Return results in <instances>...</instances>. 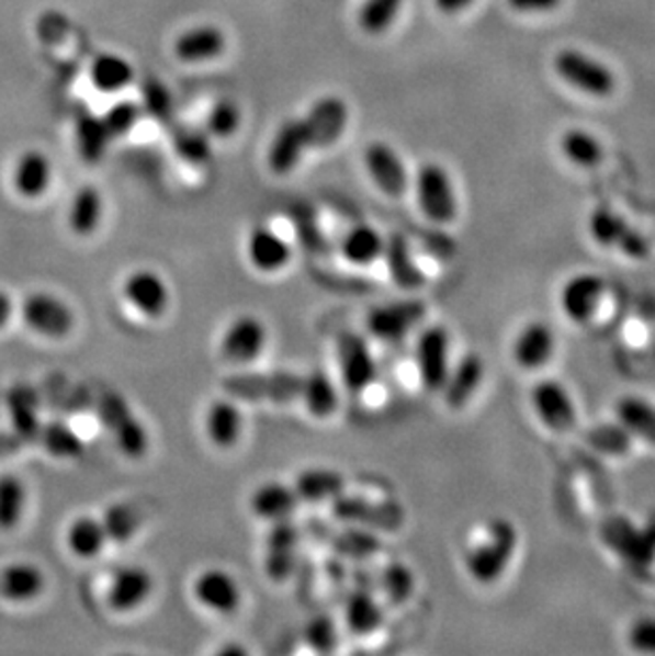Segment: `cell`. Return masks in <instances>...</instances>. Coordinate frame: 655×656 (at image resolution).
I'll list each match as a JSON object with an SVG mask.
<instances>
[{
    "label": "cell",
    "mask_w": 655,
    "mask_h": 656,
    "mask_svg": "<svg viewBox=\"0 0 655 656\" xmlns=\"http://www.w3.org/2000/svg\"><path fill=\"white\" fill-rule=\"evenodd\" d=\"M54 168L43 151H24L11 170V185L18 196L36 200L52 185Z\"/></svg>",
    "instance_id": "26"
},
{
    "label": "cell",
    "mask_w": 655,
    "mask_h": 656,
    "mask_svg": "<svg viewBox=\"0 0 655 656\" xmlns=\"http://www.w3.org/2000/svg\"><path fill=\"white\" fill-rule=\"evenodd\" d=\"M151 592H154L151 574L138 565H124L109 578L104 601L111 612L131 614L151 597Z\"/></svg>",
    "instance_id": "15"
},
{
    "label": "cell",
    "mask_w": 655,
    "mask_h": 656,
    "mask_svg": "<svg viewBox=\"0 0 655 656\" xmlns=\"http://www.w3.org/2000/svg\"><path fill=\"white\" fill-rule=\"evenodd\" d=\"M226 49V34L217 26H196L177 36L174 56L185 65H201L222 56Z\"/></svg>",
    "instance_id": "29"
},
{
    "label": "cell",
    "mask_w": 655,
    "mask_h": 656,
    "mask_svg": "<svg viewBox=\"0 0 655 656\" xmlns=\"http://www.w3.org/2000/svg\"><path fill=\"white\" fill-rule=\"evenodd\" d=\"M403 0H364L358 11V24L366 34H383L398 18Z\"/></svg>",
    "instance_id": "45"
},
{
    "label": "cell",
    "mask_w": 655,
    "mask_h": 656,
    "mask_svg": "<svg viewBox=\"0 0 655 656\" xmlns=\"http://www.w3.org/2000/svg\"><path fill=\"white\" fill-rule=\"evenodd\" d=\"M475 0H434V7L445 15H458L466 7H471Z\"/></svg>",
    "instance_id": "57"
},
{
    "label": "cell",
    "mask_w": 655,
    "mask_h": 656,
    "mask_svg": "<svg viewBox=\"0 0 655 656\" xmlns=\"http://www.w3.org/2000/svg\"><path fill=\"white\" fill-rule=\"evenodd\" d=\"M385 238L371 226H353L341 240V256L351 265H371L383 256Z\"/></svg>",
    "instance_id": "38"
},
{
    "label": "cell",
    "mask_w": 655,
    "mask_h": 656,
    "mask_svg": "<svg viewBox=\"0 0 655 656\" xmlns=\"http://www.w3.org/2000/svg\"><path fill=\"white\" fill-rule=\"evenodd\" d=\"M138 117H140V109H138L137 102L122 100V102H115L104 113V128H106L111 138H120V136H126L128 132L135 128Z\"/></svg>",
    "instance_id": "49"
},
{
    "label": "cell",
    "mask_w": 655,
    "mask_h": 656,
    "mask_svg": "<svg viewBox=\"0 0 655 656\" xmlns=\"http://www.w3.org/2000/svg\"><path fill=\"white\" fill-rule=\"evenodd\" d=\"M337 355H339L341 378L349 394H362L375 383L377 363L362 336L343 333L339 338Z\"/></svg>",
    "instance_id": "16"
},
{
    "label": "cell",
    "mask_w": 655,
    "mask_h": 656,
    "mask_svg": "<svg viewBox=\"0 0 655 656\" xmlns=\"http://www.w3.org/2000/svg\"><path fill=\"white\" fill-rule=\"evenodd\" d=\"M90 79L99 92L115 94L133 83L135 70L126 58L117 54H101L90 66Z\"/></svg>",
    "instance_id": "37"
},
{
    "label": "cell",
    "mask_w": 655,
    "mask_h": 656,
    "mask_svg": "<svg viewBox=\"0 0 655 656\" xmlns=\"http://www.w3.org/2000/svg\"><path fill=\"white\" fill-rule=\"evenodd\" d=\"M224 394L242 401H273L287 404L301 397L303 374L276 370V372H239L222 381Z\"/></svg>",
    "instance_id": "2"
},
{
    "label": "cell",
    "mask_w": 655,
    "mask_h": 656,
    "mask_svg": "<svg viewBox=\"0 0 655 656\" xmlns=\"http://www.w3.org/2000/svg\"><path fill=\"white\" fill-rule=\"evenodd\" d=\"M36 438L43 442L49 455L60 460H75L83 453V440L63 421H54L47 426L38 427Z\"/></svg>",
    "instance_id": "42"
},
{
    "label": "cell",
    "mask_w": 655,
    "mask_h": 656,
    "mask_svg": "<svg viewBox=\"0 0 655 656\" xmlns=\"http://www.w3.org/2000/svg\"><path fill=\"white\" fill-rule=\"evenodd\" d=\"M267 535L264 572L273 583H285L296 567V548L301 542V531L290 519L271 523Z\"/></svg>",
    "instance_id": "22"
},
{
    "label": "cell",
    "mask_w": 655,
    "mask_h": 656,
    "mask_svg": "<svg viewBox=\"0 0 655 656\" xmlns=\"http://www.w3.org/2000/svg\"><path fill=\"white\" fill-rule=\"evenodd\" d=\"M364 166L385 196L400 197L409 188V174L400 156L387 143H371L364 151Z\"/></svg>",
    "instance_id": "23"
},
{
    "label": "cell",
    "mask_w": 655,
    "mask_h": 656,
    "mask_svg": "<svg viewBox=\"0 0 655 656\" xmlns=\"http://www.w3.org/2000/svg\"><path fill=\"white\" fill-rule=\"evenodd\" d=\"M301 397H303V404H305L307 412L313 415L315 419L332 417L339 408V401H341L337 385L321 370H313V372L303 376Z\"/></svg>",
    "instance_id": "34"
},
{
    "label": "cell",
    "mask_w": 655,
    "mask_h": 656,
    "mask_svg": "<svg viewBox=\"0 0 655 656\" xmlns=\"http://www.w3.org/2000/svg\"><path fill=\"white\" fill-rule=\"evenodd\" d=\"M305 642L315 653H332L339 642L337 626L332 623V619H328V617L313 619L305 629Z\"/></svg>",
    "instance_id": "52"
},
{
    "label": "cell",
    "mask_w": 655,
    "mask_h": 656,
    "mask_svg": "<svg viewBox=\"0 0 655 656\" xmlns=\"http://www.w3.org/2000/svg\"><path fill=\"white\" fill-rule=\"evenodd\" d=\"M625 642L636 655L655 656V617H643L630 624Z\"/></svg>",
    "instance_id": "53"
},
{
    "label": "cell",
    "mask_w": 655,
    "mask_h": 656,
    "mask_svg": "<svg viewBox=\"0 0 655 656\" xmlns=\"http://www.w3.org/2000/svg\"><path fill=\"white\" fill-rule=\"evenodd\" d=\"M294 491L301 501H332L346 493V476L328 467H310L296 476Z\"/></svg>",
    "instance_id": "32"
},
{
    "label": "cell",
    "mask_w": 655,
    "mask_h": 656,
    "mask_svg": "<svg viewBox=\"0 0 655 656\" xmlns=\"http://www.w3.org/2000/svg\"><path fill=\"white\" fill-rule=\"evenodd\" d=\"M99 415L101 421L111 433L117 451L126 460H143L149 451V433L147 427L133 412L131 404L124 399V395L115 392H104L99 399Z\"/></svg>",
    "instance_id": "4"
},
{
    "label": "cell",
    "mask_w": 655,
    "mask_h": 656,
    "mask_svg": "<svg viewBox=\"0 0 655 656\" xmlns=\"http://www.w3.org/2000/svg\"><path fill=\"white\" fill-rule=\"evenodd\" d=\"M269 342V329L253 315H239L228 324L219 342V355L228 363L245 365L258 360Z\"/></svg>",
    "instance_id": "13"
},
{
    "label": "cell",
    "mask_w": 655,
    "mask_h": 656,
    "mask_svg": "<svg viewBox=\"0 0 655 656\" xmlns=\"http://www.w3.org/2000/svg\"><path fill=\"white\" fill-rule=\"evenodd\" d=\"M208 442L217 449H233L239 444L242 433L241 408L230 399H215L205 415Z\"/></svg>",
    "instance_id": "30"
},
{
    "label": "cell",
    "mask_w": 655,
    "mask_h": 656,
    "mask_svg": "<svg viewBox=\"0 0 655 656\" xmlns=\"http://www.w3.org/2000/svg\"><path fill=\"white\" fill-rule=\"evenodd\" d=\"M245 251H247L249 263L258 272H264V274H273V272L283 270L292 260V249H290L287 240L267 226H258L249 231Z\"/></svg>",
    "instance_id": "24"
},
{
    "label": "cell",
    "mask_w": 655,
    "mask_h": 656,
    "mask_svg": "<svg viewBox=\"0 0 655 656\" xmlns=\"http://www.w3.org/2000/svg\"><path fill=\"white\" fill-rule=\"evenodd\" d=\"M9 410L13 426L26 436H36L38 431V410H36L35 395L24 387L15 389L9 397Z\"/></svg>",
    "instance_id": "48"
},
{
    "label": "cell",
    "mask_w": 655,
    "mask_h": 656,
    "mask_svg": "<svg viewBox=\"0 0 655 656\" xmlns=\"http://www.w3.org/2000/svg\"><path fill=\"white\" fill-rule=\"evenodd\" d=\"M381 258L387 263V272H389L392 281L400 290L417 292L426 285V274L415 262L409 242L403 234H392L389 238H385V247H383Z\"/></svg>",
    "instance_id": "28"
},
{
    "label": "cell",
    "mask_w": 655,
    "mask_h": 656,
    "mask_svg": "<svg viewBox=\"0 0 655 656\" xmlns=\"http://www.w3.org/2000/svg\"><path fill=\"white\" fill-rule=\"evenodd\" d=\"M426 313H428L426 304L417 297L387 302V304L375 306L369 313L366 328L380 340L396 342V340H403L407 333H411L424 321Z\"/></svg>",
    "instance_id": "12"
},
{
    "label": "cell",
    "mask_w": 655,
    "mask_h": 656,
    "mask_svg": "<svg viewBox=\"0 0 655 656\" xmlns=\"http://www.w3.org/2000/svg\"><path fill=\"white\" fill-rule=\"evenodd\" d=\"M143 106L154 120L167 122L173 115V97L169 94L165 83L149 77L143 83Z\"/></svg>",
    "instance_id": "50"
},
{
    "label": "cell",
    "mask_w": 655,
    "mask_h": 656,
    "mask_svg": "<svg viewBox=\"0 0 655 656\" xmlns=\"http://www.w3.org/2000/svg\"><path fill=\"white\" fill-rule=\"evenodd\" d=\"M307 134L309 149L330 147L337 143L347 128L349 109L346 102L337 97H324L313 102L307 115L301 120Z\"/></svg>",
    "instance_id": "17"
},
{
    "label": "cell",
    "mask_w": 655,
    "mask_h": 656,
    "mask_svg": "<svg viewBox=\"0 0 655 656\" xmlns=\"http://www.w3.org/2000/svg\"><path fill=\"white\" fill-rule=\"evenodd\" d=\"M101 521H103L109 542H113V544H128L143 523L140 512L133 504L109 506Z\"/></svg>",
    "instance_id": "43"
},
{
    "label": "cell",
    "mask_w": 655,
    "mask_h": 656,
    "mask_svg": "<svg viewBox=\"0 0 655 656\" xmlns=\"http://www.w3.org/2000/svg\"><path fill=\"white\" fill-rule=\"evenodd\" d=\"M307 149H309V143H307L303 122L301 120L283 122L279 126V131L275 132L269 154H267V162H269L271 172H275V174L292 172Z\"/></svg>",
    "instance_id": "25"
},
{
    "label": "cell",
    "mask_w": 655,
    "mask_h": 656,
    "mask_svg": "<svg viewBox=\"0 0 655 656\" xmlns=\"http://www.w3.org/2000/svg\"><path fill=\"white\" fill-rule=\"evenodd\" d=\"M555 349H557V340L552 326L541 319H534L528 321L516 333L511 344V358L518 363V367L532 372L545 367L553 360Z\"/></svg>",
    "instance_id": "20"
},
{
    "label": "cell",
    "mask_w": 655,
    "mask_h": 656,
    "mask_svg": "<svg viewBox=\"0 0 655 656\" xmlns=\"http://www.w3.org/2000/svg\"><path fill=\"white\" fill-rule=\"evenodd\" d=\"M103 219V196L94 185L77 190L69 206V228L75 236H92Z\"/></svg>",
    "instance_id": "36"
},
{
    "label": "cell",
    "mask_w": 655,
    "mask_h": 656,
    "mask_svg": "<svg viewBox=\"0 0 655 656\" xmlns=\"http://www.w3.org/2000/svg\"><path fill=\"white\" fill-rule=\"evenodd\" d=\"M485 381V360L479 353H464L460 360L449 365L445 383L439 394L451 410H462L482 389Z\"/></svg>",
    "instance_id": "19"
},
{
    "label": "cell",
    "mask_w": 655,
    "mask_h": 656,
    "mask_svg": "<svg viewBox=\"0 0 655 656\" xmlns=\"http://www.w3.org/2000/svg\"><path fill=\"white\" fill-rule=\"evenodd\" d=\"M377 587L389 603L400 606L414 595V572L405 563H398V561L389 563L381 569L380 576H377Z\"/></svg>",
    "instance_id": "44"
},
{
    "label": "cell",
    "mask_w": 655,
    "mask_h": 656,
    "mask_svg": "<svg viewBox=\"0 0 655 656\" xmlns=\"http://www.w3.org/2000/svg\"><path fill=\"white\" fill-rule=\"evenodd\" d=\"M415 196L426 219L439 226H448L458 215V200L448 170L428 162L415 174Z\"/></svg>",
    "instance_id": "6"
},
{
    "label": "cell",
    "mask_w": 655,
    "mask_h": 656,
    "mask_svg": "<svg viewBox=\"0 0 655 656\" xmlns=\"http://www.w3.org/2000/svg\"><path fill=\"white\" fill-rule=\"evenodd\" d=\"M616 417L632 438L655 446V406L639 395H625L616 406Z\"/></svg>",
    "instance_id": "33"
},
{
    "label": "cell",
    "mask_w": 655,
    "mask_h": 656,
    "mask_svg": "<svg viewBox=\"0 0 655 656\" xmlns=\"http://www.w3.org/2000/svg\"><path fill=\"white\" fill-rule=\"evenodd\" d=\"M65 542L70 555L77 558H97L109 544V538L101 519L79 517L67 527Z\"/></svg>",
    "instance_id": "35"
},
{
    "label": "cell",
    "mask_w": 655,
    "mask_h": 656,
    "mask_svg": "<svg viewBox=\"0 0 655 656\" xmlns=\"http://www.w3.org/2000/svg\"><path fill=\"white\" fill-rule=\"evenodd\" d=\"M24 326L47 340H65L75 329V313L63 297L33 292L20 306Z\"/></svg>",
    "instance_id": "8"
},
{
    "label": "cell",
    "mask_w": 655,
    "mask_h": 656,
    "mask_svg": "<svg viewBox=\"0 0 655 656\" xmlns=\"http://www.w3.org/2000/svg\"><path fill=\"white\" fill-rule=\"evenodd\" d=\"M47 578L33 561H9L0 567V599L13 606H24L45 591Z\"/></svg>",
    "instance_id": "21"
},
{
    "label": "cell",
    "mask_w": 655,
    "mask_h": 656,
    "mask_svg": "<svg viewBox=\"0 0 655 656\" xmlns=\"http://www.w3.org/2000/svg\"><path fill=\"white\" fill-rule=\"evenodd\" d=\"M560 2L562 0H507V4L519 13H547L560 7Z\"/></svg>",
    "instance_id": "55"
},
{
    "label": "cell",
    "mask_w": 655,
    "mask_h": 656,
    "mask_svg": "<svg viewBox=\"0 0 655 656\" xmlns=\"http://www.w3.org/2000/svg\"><path fill=\"white\" fill-rule=\"evenodd\" d=\"M298 506L301 499L294 487H287L283 483H264L249 495V510L253 512V517L269 523L292 519Z\"/></svg>",
    "instance_id": "27"
},
{
    "label": "cell",
    "mask_w": 655,
    "mask_h": 656,
    "mask_svg": "<svg viewBox=\"0 0 655 656\" xmlns=\"http://www.w3.org/2000/svg\"><path fill=\"white\" fill-rule=\"evenodd\" d=\"M589 440L607 455H621L628 451L632 436L621 426H600L589 431Z\"/></svg>",
    "instance_id": "51"
},
{
    "label": "cell",
    "mask_w": 655,
    "mask_h": 656,
    "mask_svg": "<svg viewBox=\"0 0 655 656\" xmlns=\"http://www.w3.org/2000/svg\"><path fill=\"white\" fill-rule=\"evenodd\" d=\"M174 154L190 166L207 165L211 160V143L207 131L196 128H179L173 134Z\"/></svg>",
    "instance_id": "46"
},
{
    "label": "cell",
    "mask_w": 655,
    "mask_h": 656,
    "mask_svg": "<svg viewBox=\"0 0 655 656\" xmlns=\"http://www.w3.org/2000/svg\"><path fill=\"white\" fill-rule=\"evenodd\" d=\"M519 546L518 527L507 519H492L466 548L464 569L482 587L498 583L509 569Z\"/></svg>",
    "instance_id": "1"
},
{
    "label": "cell",
    "mask_w": 655,
    "mask_h": 656,
    "mask_svg": "<svg viewBox=\"0 0 655 656\" xmlns=\"http://www.w3.org/2000/svg\"><path fill=\"white\" fill-rule=\"evenodd\" d=\"M587 234L600 249L618 251L632 262H643L652 253L647 236L609 206H598L591 211L587 219Z\"/></svg>",
    "instance_id": "3"
},
{
    "label": "cell",
    "mask_w": 655,
    "mask_h": 656,
    "mask_svg": "<svg viewBox=\"0 0 655 656\" xmlns=\"http://www.w3.org/2000/svg\"><path fill=\"white\" fill-rule=\"evenodd\" d=\"M332 514L341 523L369 531H396L405 525V510L392 499L375 501L362 495L341 493L332 499Z\"/></svg>",
    "instance_id": "5"
},
{
    "label": "cell",
    "mask_w": 655,
    "mask_h": 656,
    "mask_svg": "<svg viewBox=\"0 0 655 656\" xmlns=\"http://www.w3.org/2000/svg\"><path fill=\"white\" fill-rule=\"evenodd\" d=\"M241 126V111L233 100H219L207 115V134L215 138H230Z\"/></svg>",
    "instance_id": "47"
},
{
    "label": "cell",
    "mask_w": 655,
    "mask_h": 656,
    "mask_svg": "<svg viewBox=\"0 0 655 656\" xmlns=\"http://www.w3.org/2000/svg\"><path fill=\"white\" fill-rule=\"evenodd\" d=\"M192 595L205 610L215 614H235L241 608V585L226 569H203L194 578Z\"/></svg>",
    "instance_id": "18"
},
{
    "label": "cell",
    "mask_w": 655,
    "mask_h": 656,
    "mask_svg": "<svg viewBox=\"0 0 655 656\" xmlns=\"http://www.w3.org/2000/svg\"><path fill=\"white\" fill-rule=\"evenodd\" d=\"M530 404L537 419L555 433L571 431L577 426L575 397L555 378L539 381L530 392Z\"/></svg>",
    "instance_id": "11"
},
{
    "label": "cell",
    "mask_w": 655,
    "mask_h": 656,
    "mask_svg": "<svg viewBox=\"0 0 655 656\" xmlns=\"http://www.w3.org/2000/svg\"><path fill=\"white\" fill-rule=\"evenodd\" d=\"M122 294L126 302L147 319H160L171 306L167 281L149 268H138L124 279Z\"/></svg>",
    "instance_id": "14"
},
{
    "label": "cell",
    "mask_w": 655,
    "mask_h": 656,
    "mask_svg": "<svg viewBox=\"0 0 655 656\" xmlns=\"http://www.w3.org/2000/svg\"><path fill=\"white\" fill-rule=\"evenodd\" d=\"M560 149L568 162L579 168H594L602 162L605 156L600 140L594 134L579 128H573L562 136Z\"/></svg>",
    "instance_id": "41"
},
{
    "label": "cell",
    "mask_w": 655,
    "mask_h": 656,
    "mask_svg": "<svg viewBox=\"0 0 655 656\" xmlns=\"http://www.w3.org/2000/svg\"><path fill=\"white\" fill-rule=\"evenodd\" d=\"M337 548L343 555H353V557H369L380 548V540L373 538L366 531H347L343 535L337 538Z\"/></svg>",
    "instance_id": "54"
},
{
    "label": "cell",
    "mask_w": 655,
    "mask_h": 656,
    "mask_svg": "<svg viewBox=\"0 0 655 656\" xmlns=\"http://www.w3.org/2000/svg\"><path fill=\"white\" fill-rule=\"evenodd\" d=\"M29 504V491L20 476L2 474L0 476V531L11 533L22 525Z\"/></svg>",
    "instance_id": "39"
},
{
    "label": "cell",
    "mask_w": 655,
    "mask_h": 656,
    "mask_svg": "<svg viewBox=\"0 0 655 656\" xmlns=\"http://www.w3.org/2000/svg\"><path fill=\"white\" fill-rule=\"evenodd\" d=\"M383 608L380 599L371 592V589H355L347 597L346 601V624L353 635L366 637L380 631L383 624Z\"/></svg>",
    "instance_id": "31"
},
{
    "label": "cell",
    "mask_w": 655,
    "mask_h": 656,
    "mask_svg": "<svg viewBox=\"0 0 655 656\" xmlns=\"http://www.w3.org/2000/svg\"><path fill=\"white\" fill-rule=\"evenodd\" d=\"M605 294H607V281L598 272L584 270V272H575L562 283L557 304L562 315L571 324L587 326L594 321Z\"/></svg>",
    "instance_id": "10"
},
{
    "label": "cell",
    "mask_w": 655,
    "mask_h": 656,
    "mask_svg": "<svg viewBox=\"0 0 655 656\" xmlns=\"http://www.w3.org/2000/svg\"><path fill=\"white\" fill-rule=\"evenodd\" d=\"M230 653H235V655H245V651L239 648V646H233V648L226 646V648H222V655H230Z\"/></svg>",
    "instance_id": "58"
},
{
    "label": "cell",
    "mask_w": 655,
    "mask_h": 656,
    "mask_svg": "<svg viewBox=\"0 0 655 656\" xmlns=\"http://www.w3.org/2000/svg\"><path fill=\"white\" fill-rule=\"evenodd\" d=\"M75 136H77V149H79V156L88 162V165H97L103 160L104 154H106V147H109V132L104 128L103 117H97L92 113H83L79 120H77V126H75Z\"/></svg>",
    "instance_id": "40"
},
{
    "label": "cell",
    "mask_w": 655,
    "mask_h": 656,
    "mask_svg": "<svg viewBox=\"0 0 655 656\" xmlns=\"http://www.w3.org/2000/svg\"><path fill=\"white\" fill-rule=\"evenodd\" d=\"M13 313H15L13 297L9 296L7 292H2V290H0V331L11 324V319H13Z\"/></svg>",
    "instance_id": "56"
},
{
    "label": "cell",
    "mask_w": 655,
    "mask_h": 656,
    "mask_svg": "<svg viewBox=\"0 0 655 656\" xmlns=\"http://www.w3.org/2000/svg\"><path fill=\"white\" fill-rule=\"evenodd\" d=\"M553 68L564 83L573 86L579 92H586L589 97L605 99L618 86L616 75L607 66L577 49L560 52L553 60Z\"/></svg>",
    "instance_id": "7"
},
{
    "label": "cell",
    "mask_w": 655,
    "mask_h": 656,
    "mask_svg": "<svg viewBox=\"0 0 655 656\" xmlns=\"http://www.w3.org/2000/svg\"><path fill=\"white\" fill-rule=\"evenodd\" d=\"M415 363L419 383L428 394H439L451 365V336L443 326L421 329L415 340Z\"/></svg>",
    "instance_id": "9"
}]
</instances>
